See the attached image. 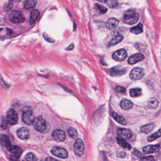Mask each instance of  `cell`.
<instances>
[{
  "label": "cell",
  "mask_w": 161,
  "mask_h": 161,
  "mask_svg": "<svg viewBox=\"0 0 161 161\" xmlns=\"http://www.w3.org/2000/svg\"><path fill=\"white\" fill-rule=\"evenodd\" d=\"M139 18V13L134 10L126 11L124 15V22L128 25H133L137 22Z\"/></svg>",
  "instance_id": "cell-1"
},
{
  "label": "cell",
  "mask_w": 161,
  "mask_h": 161,
  "mask_svg": "<svg viewBox=\"0 0 161 161\" xmlns=\"http://www.w3.org/2000/svg\"><path fill=\"white\" fill-rule=\"evenodd\" d=\"M10 21L14 24H19L25 21V18L20 11L14 10L11 11L9 15Z\"/></svg>",
  "instance_id": "cell-2"
},
{
  "label": "cell",
  "mask_w": 161,
  "mask_h": 161,
  "mask_svg": "<svg viewBox=\"0 0 161 161\" xmlns=\"http://www.w3.org/2000/svg\"><path fill=\"white\" fill-rule=\"evenodd\" d=\"M34 126L35 130L41 132H45L47 128L46 121L41 116H39L35 119Z\"/></svg>",
  "instance_id": "cell-3"
},
{
  "label": "cell",
  "mask_w": 161,
  "mask_h": 161,
  "mask_svg": "<svg viewBox=\"0 0 161 161\" xmlns=\"http://www.w3.org/2000/svg\"><path fill=\"white\" fill-rule=\"evenodd\" d=\"M35 119L33 112L31 110H26L23 113L22 121L26 124L30 125L34 124Z\"/></svg>",
  "instance_id": "cell-4"
},
{
  "label": "cell",
  "mask_w": 161,
  "mask_h": 161,
  "mask_svg": "<svg viewBox=\"0 0 161 161\" xmlns=\"http://www.w3.org/2000/svg\"><path fill=\"white\" fill-rule=\"evenodd\" d=\"M51 152L53 155L56 156L57 158L62 159H65L68 158V152L62 147L59 146L53 147Z\"/></svg>",
  "instance_id": "cell-5"
},
{
  "label": "cell",
  "mask_w": 161,
  "mask_h": 161,
  "mask_svg": "<svg viewBox=\"0 0 161 161\" xmlns=\"http://www.w3.org/2000/svg\"><path fill=\"white\" fill-rule=\"evenodd\" d=\"M84 144L83 141L80 139H77L74 145L75 154L77 156H82L84 153Z\"/></svg>",
  "instance_id": "cell-6"
},
{
  "label": "cell",
  "mask_w": 161,
  "mask_h": 161,
  "mask_svg": "<svg viewBox=\"0 0 161 161\" xmlns=\"http://www.w3.org/2000/svg\"><path fill=\"white\" fill-rule=\"evenodd\" d=\"M7 119L8 123L11 125H14L18 122V115L16 112L13 109H10L8 111Z\"/></svg>",
  "instance_id": "cell-7"
},
{
  "label": "cell",
  "mask_w": 161,
  "mask_h": 161,
  "mask_svg": "<svg viewBox=\"0 0 161 161\" xmlns=\"http://www.w3.org/2000/svg\"><path fill=\"white\" fill-rule=\"evenodd\" d=\"M145 75L144 69L141 68H135L131 71L130 73V78L134 80L141 79Z\"/></svg>",
  "instance_id": "cell-8"
},
{
  "label": "cell",
  "mask_w": 161,
  "mask_h": 161,
  "mask_svg": "<svg viewBox=\"0 0 161 161\" xmlns=\"http://www.w3.org/2000/svg\"><path fill=\"white\" fill-rule=\"evenodd\" d=\"M117 133L119 138L124 140L128 139L132 136L131 131L128 128H119Z\"/></svg>",
  "instance_id": "cell-9"
},
{
  "label": "cell",
  "mask_w": 161,
  "mask_h": 161,
  "mask_svg": "<svg viewBox=\"0 0 161 161\" xmlns=\"http://www.w3.org/2000/svg\"><path fill=\"white\" fill-rule=\"evenodd\" d=\"M127 53L124 49H120L116 51L112 54V58L116 61L121 62L125 59L127 57Z\"/></svg>",
  "instance_id": "cell-10"
},
{
  "label": "cell",
  "mask_w": 161,
  "mask_h": 161,
  "mask_svg": "<svg viewBox=\"0 0 161 161\" xmlns=\"http://www.w3.org/2000/svg\"><path fill=\"white\" fill-rule=\"evenodd\" d=\"M53 137L56 141H64L65 139V134L62 130H56L53 132L52 134Z\"/></svg>",
  "instance_id": "cell-11"
},
{
  "label": "cell",
  "mask_w": 161,
  "mask_h": 161,
  "mask_svg": "<svg viewBox=\"0 0 161 161\" xmlns=\"http://www.w3.org/2000/svg\"><path fill=\"white\" fill-rule=\"evenodd\" d=\"M144 58L145 57L142 53H136L130 56V58H128V62L129 64L132 65L143 60Z\"/></svg>",
  "instance_id": "cell-12"
},
{
  "label": "cell",
  "mask_w": 161,
  "mask_h": 161,
  "mask_svg": "<svg viewBox=\"0 0 161 161\" xmlns=\"http://www.w3.org/2000/svg\"><path fill=\"white\" fill-rule=\"evenodd\" d=\"M17 134L18 137L21 139H27L29 137V131L26 128H22L19 129L17 132Z\"/></svg>",
  "instance_id": "cell-13"
},
{
  "label": "cell",
  "mask_w": 161,
  "mask_h": 161,
  "mask_svg": "<svg viewBox=\"0 0 161 161\" xmlns=\"http://www.w3.org/2000/svg\"><path fill=\"white\" fill-rule=\"evenodd\" d=\"M119 24V21L115 18H110L107 20L106 23V26L107 28L112 30L115 29L118 26Z\"/></svg>",
  "instance_id": "cell-14"
},
{
  "label": "cell",
  "mask_w": 161,
  "mask_h": 161,
  "mask_svg": "<svg viewBox=\"0 0 161 161\" xmlns=\"http://www.w3.org/2000/svg\"><path fill=\"white\" fill-rule=\"evenodd\" d=\"M159 149V146L158 145H149L143 148V152L146 154H152L158 150Z\"/></svg>",
  "instance_id": "cell-15"
},
{
  "label": "cell",
  "mask_w": 161,
  "mask_h": 161,
  "mask_svg": "<svg viewBox=\"0 0 161 161\" xmlns=\"http://www.w3.org/2000/svg\"><path fill=\"white\" fill-rule=\"evenodd\" d=\"M7 149L12 154L18 157L20 156L22 152V149L17 146H11Z\"/></svg>",
  "instance_id": "cell-16"
},
{
  "label": "cell",
  "mask_w": 161,
  "mask_h": 161,
  "mask_svg": "<svg viewBox=\"0 0 161 161\" xmlns=\"http://www.w3.org/2000/svg\"><path fill=\"white\" fill-rule=\"evenodd\" d=\"M133 103L132 102L126 99H122L120 103V106L121 108L124 110H129L132 108L133 107Z\"/></svg>",
  "instance_id": "cell-17"
},
{
  "label": "cell",
  "mask_w": 161,
  "mask_h": 161,
  "mask_svg": "<svg viewBox=\"0 0 161 161\" xmlns=\"http://www.w3.org/2000/svg\"><path fill=\"white\" fill-rule=\"evenodd\" d=\"M155 127V124L154 123L147 124L141 127L140 130L141 131L144 133H149V132H151Z\"/></svg>",
  "instance_id": "cell-18"
},
{
  "label": "cell",
  "mask_w": 161,
  "mask_h": 161,
  "mask_svg": "<svg viewBox=\"0 0 161 161\" xmlns=\"http://www.w3.org/2000/svg\"><path fill=\"white\" fill-rule=\"evenodd\" d=\"M40 16V12L37 9H34L32 10L30 15V24H32L35 23Z\"/></svg>",
  "instance_id": "cell-19"
},
{
  "label": "cell",
  "mask_w": 161,
  "mask_h": 161,
  "mask_svg": "<svg viewBox=\"0 0 161 161\" xmlns=\"http://www.w3.org/2000/svg\"><path fill=\"white\" fill-rule=\"evenodd\" d=\"M112 116L113 118L115 119L117 122H118L119 124H121L122 125H126L127 124V121L124 118L121 116L119 115L117 113L115 112H113L112 113Z\"/></svg>",
  "instance_id": "cell-20"
},
{
  "label": "cell",
  "mask_w": 161,
  "mask_h": 161,
  "mask_svg": "<svg viewBox=\"0 0 161 161\" xmlns=\"http://www.w3.org/2000/svg\"><path fill=\"white\" fill-rule=\"evenodd\" d=\"M117 142L119 145L122 148L126 149L128 150H131V148H132L130 144L125 141V140L118 137L117 139Z\"/></svg>",
  "instance_id": "cell-21"
},
{
  "label": "cell",
  "mask_w": 161,
  "mask_h": 161,
  "mask_svg": "<svg viewBox=\"0 0 161 161\" xmlns=\"http://www.w3.org/2000/svg\"><path fill=\"white\" fill-rule=\"evenodd\" d=\"M0 139H1V144L6 147L7 149H8L9 147L11 146V143L7 136L4 134H1L0 137Z\"/></svg>",
  "instance_id": "cell-22"
},
{
  "label": "cell",
  "mask_w": 161,
  "mask_h": 161,
  "mask_svg": "<svg viewBox=\"0 0 161 161\" xmlns=\"http://www.w3.org/2000/svg\"><path fill=\"white\" fill-rule=\"evenodd\" d=\"M124 39V37L122 35H116L115 38L112 39L108 44L109 46H111L112 45H116L118 44V43H120L122 41V40Z\"/></svg>",
  "instance_id": "cell-23"
},
{
  "label": "cell",
  "mask_w": 161,
  "mask_h": 161,
  "mask_svg": "<svg viewBox=\"0 0 161 161\" xmlns=\"http://www.w3.org/2000/svg\"><path fill=\"white\" fill-rule=\"evenodd\" d=\"M161 137V129L159 130L158 131L155 132L152 135L149 136L147 138V140L149 142H151L152 141H155V140Z\"/></svg>",
  "instance_id": "cell-24"
},
{
  "label": "cell",
  "mask_w": 161,
  "mask_h": 161,
  "mask_svg": "<svg viewBox=\"0 0 161 161\" xmlns=\"http://www.w3.org/2000/svg\"><path fill=\"white\" fill-rule=\"evenodd\" d=\"M37 1L35 0H30V1H26L24 2V6L26 9L29 10L33 9L37 5Z\"/></svg>",
  "instance_id": "cell-25"
},
{
  "label": "cell",
  "mask_w": 161,
  "mask_h": 161,
  "mask_svg": "<svg viewBox=\"0 0 161 161\" xmlns=\"http://www.w3.org/2000/svg\"><path fill=\"white\" fill-rule=\"evenodd\" d=\"M143 25L141 23H139L138 25L137 26H134L133 28H131L130 31L131 33L133 34H136V35H138V34H141L142 33L143 31Z\"/></svg>",
  "instance_id": "cell-26"
},
{
  "label": "cell",
  "mask_w": 161,
  "mask_h": 161,
  "mask_svg": "<svg viewBox=\"0 0 161 161\" xmlns=\"http://www.w3.org/2000/svg\"><path fill=\"white\" fill-rule=\"evenodd\" d=\"M159 105V101L155 98H152L149 101L148 106L151 109H155L158 108Z\"/></svg>",
  "instance_id": "cell-27"
},
{
  "label": "cell",
  "mask_w": 161,
  "mask_h": 161,
  "mask_svg": "<svg viewBox=\"0 0 161 161\" xmlns=\"http://www.w3.org/2000/svg\"><path fill=\"white\" fill-rule=\"evenodd\" d=\"M130 94L131 97H138L142 94V90L140 88H133L130 90Z\"/></svg>",
  "instance_id": "cell-28"
},
{
  "label": "cell",
  "mask_w": 161,
  "mask_h": 161,
  "mask_svg": "<svg viewBox=\"0 0 161 161\" xmlns=\"http://www.w3.org/2000/svg\"><path fill=\"white\" fill-rule=\"evenodd\" d=\"M68 132L69 137L72 139H76L78 137V133H77V130L73 128L69 127L68 129Z\"/></svg>",
  "instance_id": "cell-29"
},
{
  "label": "cell",
  "mask_w": 161,
  "mask_h": 161,
  "mask_svg": "<svg viewBox=\"0 0 161 161\" xmlns=\"http://www.w3.org/2000/svg\"><path fill=\"white\" fill-rule=\"evenodd\" d=\"M95 6L101 14H105L107 12V8L105 7L103 5H101L100 4L96 3Z\"/></svg>",
  "instance_id": "cell-30"
},
{
  "label": "cell",
  "mask_w": 161,
  "mask_h": 161,
  "mask_svg": "<svg viewBox=\"0 0 161 161\" xmlns=\"http://www.w3.org/2000/svg\"><path fill=\"white\" fill-rule=\"evenodd\" d=\"M26 160V161H36L37 159L35 157V155L32 153H28L25 156Z\"/></svg>",
  "instance_id": "cell-31"
},
{
  "label": "cell",
  "mask_w": 161,
  "mask_h": 161,
  "mask_svg": "<svg viewBox=\"0 0 161 161\" xmlns=\"http://www.w3.org/2000/svg\"><path fill=\"white\" fill-rule=\"evenodd\" d=\"M7 127V121L4 117H1V129L5 130Z\"/></svg>",
  "instance_id": "cell-32"
},
{
  "label": "cell",
  "mask_w": 161,
  "mask_h": 161,
  "mask_svg": "<svg viewBox=\"0 0 161 161\" xmlns=\"http://www.w3.org/2000/svg\"><path fill=\"white\" fill-rule=\"evenodd\" d=\"M106 4L109 7L112 8H114L116 7L117 6V1H106Z\"/></svg>",
  "instance_id": "cell-33"
},
{
  "label": "cell",
  "mask_w": 161,
  "mask_h": 161,
  "mask_svg": "<svg viewBox=\"0 0 161 161\" xmlns=\"http://www.w3.org/2000/svg\"><path fill=\"white\" fill-rule=\"evenodd\" d=\"M115 90L120 93L124 94L126 92V89L124 87L117 86L115 88Z\"/></svg>",
  "instance_id": "cell-34"
},
{
  "label": "cell",
  "mask_w": 161,
  "mask_h": 161,
  "mask_svg": "<svg viewBox=\"0 0 161 161\" xmlns=\"http://www.w3.org/2000/svg\"><path fill=\"white\" fill-rule=\"evenodd\" d=\"M12 7V3L10 1H8V3H7L4 7V10L6 11H10L11 8Z\"/></svg>",
  "instance_id": "cell-35"
},
{
  "label": "cell",
  "mask_w": 161,
  "mask_h": 161,
  "mask_svg": "<svg viewBox=\"0 0 161 161\" xmlns=\"http://www.w3.org/2000/svg\"><path fill=\"white\" fill-rule=\"evenodd\" d=\"M141 161H155L154 157L152 156H146L142 158Z\"/></svg>",
  "instance_id": "cell-36"
},
{
  "label": "cell",
  "mask_w": 161,
  "mask_h": 161,
  "mask_svg": "<svg viewBox=\"0 0 161 161\" xmlns=\"http://www.w3.org/2000/svg\"><path fill=\"white\" fill-rule=\"evenodd\" d=\"M44 35V39H45V40L47 41H48V42H51V43H52V42H54V40L52 39V38H51L50 37H49V36H48V35H47L46 34H45V33H44V35Z\"/></svg>",
  "instance_id": "cell-37"
},
{
  "label": "cell",
  "mask_w": 161,
  "mask_h": 161,
  "mask_svg": "<svg viewBox=\"0 0 161 161\" xmlns=\"http://www.w3.org/2000/svg\"><path fill=\"white\" fill-rule=\"evenodd\" d=\"M10 158L11 161H19V157L16 156L15 155H11L10 157Z\"/></svg>",
  "instance_id": "cell-38"
},
{
  "label": "cell",
  "mask_w": 161,
  "mask_h": 161,
  "mask_svg": "<svg viewBox=\"0 0 161 161\" xmlns=\"http://www.w3.org/2000/svg\"><path fill=\"white\" fill-rule=\"evenodd\" d=\"M134 154L135 155V156H137V158H140V156H141V153L139 151H138L137 150H134Z\"/></svg>",
  "instance_id": "cell-39"
},
{
  "label": "cell",
  "mask_w": 161,
  "mask_h": 161,
  "mask_svg": "<svg viewBox=\"0 0 161 161\" xmlns=\"http://www.w3.org/2000/svg\"><path fill=\"white\" fill-rule=\"evenodd\" d=\"M74 48V45L73 44H71L68 47V48H66V50L68 51H71L73 50Z\"/></svg>",
  "instance_id": "cell-40"
},
{
  "label": "cell",
  "mask_w": 161,
  "mask_h": 161,
  "mask_svg": "<svg viewBox=\"0 0 161 161\" xmlns=\"http://www.w3.org/2000/svg\"><path fill=\"white\" fill-rule=\"evenodd\" d=\"M119 158H124L126 156V154L124 152H121L119 154Z\"/></svg>",
  "instance_id": "cell-41"
},
{
  "label": "cell",
  "mask_w": 161,
  "mask_h": 161,
  "mask_svg": "<svg viewBox=\"0 0 161 161\" xmlns=\"http://www.w3.org/2000/svg\"><path fill=\"white\" fill-rule=\"evenodd\" d=\"M45 161H59L56 159L52 158H47L45 159Z\"/></svg>",
  "instance_id": "cell-42"
},
{
  "label": "cell",
  "mask_w": 161,
  "mask_h": 161,
  "mask_svg": "<svg viewBox=\"0 0 161 161\" xmlns=\"http://www.w3.org/2000/svg\"><path fill=\"white\" fill-rule=\"evenodd\" d=\"M42 161L41 160H37V161Z\"/></svg>",
  "instance_id": "cell-43"
},
{
  "label": "cell",
  "mask_w": 161,
  "mask_h": 161,
  "mask_svg": "<svg viewBox=\"0 0 161 161\" xmlns=\"http://www.w3.org/2000/svg\"></svg>",
  "instance_id": "cell-44"
}]
</instances>
